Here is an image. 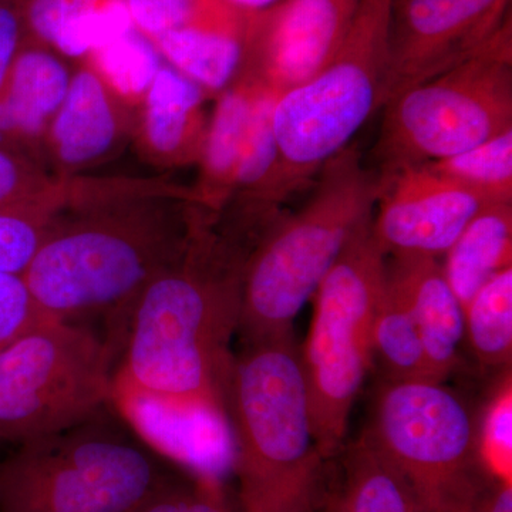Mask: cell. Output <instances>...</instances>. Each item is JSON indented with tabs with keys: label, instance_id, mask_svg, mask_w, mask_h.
Wrapping results in <instances>:
<instances>
[{
	"label": "cell",
	"instance_id": "6da1fadb",
	"mask_svg": "<svg viewBox=\"0 0 512 512\" xmlns=\"http://www.w3.org/2000/svg\"><path fill=\"white\" fill-rule=\"evenodd\" d=\"M204 218L190 244L138 296L111 402L134 427L225 419V386L249 252L237 229Z\"/></svg>",
	"mask_w": 512,
	"mask_h": 512
},
{
	"label": "cell",
	"instance_id": "7a4b0ae2",
	"mask_svg": "<svg viewBox=\"0 0 512 512\" xmlns=\"http://www.w3.org/2000/svg\"><path fill=\"white\" fill-rule=\"evenodd\" d=\"M195 192L163 185L64 191L23 279L49 318H116L124 336L140 293L183 254L205 214Z\"/></svg>",
	"mask_w": 512,
	"mask_h": 512
},
{
	"label": "cell",
	"instance_id": "3957f363",
	"mask_svg": "<svg viewBox=\"0 0 512 512\" xmlns=\"http://www.w3.org/2000/svg\"><path fill=\"white\" fill-rule=\"evenodd\" d=\"M244 512H319L328 493L323 456L293 332L242 345L225 386Z\"/></svg>",
	"mask_w": 512,
	"mask_h": 512
},
{
	"label": "cell",
	"instance_id": "277c9868",
	"mask_svg": "<svg viewBox=\"0 0 512 512\" xmlns=\"http://www.w3.org/2000/svg\"><path fill=\"white\" fill-rule=\"evenodd\" d=\"M180 483L113 402L0 461V512H136Z\"/></svg>",
	"mask_w": 512,
	"mask_h": 512
},
{
	"label": "cell",
	"instance_id": "5b68a950",
	"mask_svg": "<svg viewBox=\"0 0 512 512\" xmlns=\"http://www.w3.org/2000/svg\"><path fill=\"white\" fill-rule=\"evenodd\" d=\"M319 175L301 210L276 218L249 252L237 330L242 345L292 332L320 282L372 220L380 180L356 150L345 148Z\"/></svg>",
	"mask_w": 512,
	"mask_h": 512
},
{
	"label": "cell",
	"instance_id": "8992f818",
	"mask_svg": "<svg viewBox=\"0 0 512 512\" xmlns=\"http://www.w3.org/2000/svg\"><path fill=\"white\" fill-rule=\"evenodd\" d=\"M394 0H360L338 52L308 82L276 97L279 201L288 200L348 148L382 109Z\"/></svg>",
	"mask_w": 512,
	"mask_h": 512
},
{
	"label": "cell",
	"instance_id": "52a82bcc",
	"mask_svg": "<svg viewBox=\"0 0 512 512\" xmlns=\"http://www.w3.org/2000/svg\"><path fill=\"white\" fill-rule=\"evenodd\" d=\"M372 220L320 282L301 346L316 439L328 460L345 447L350 413L373 363V322L386 285L387 256L377 245Z\"/></svg>",
	"mask_w": 512,
	"mask_h": 512
},
{
	"label": "cell",
	"instance_id": "ba28073f",
	"mask_svg": "<svg viewBox=\"0 0 512 512\" xmlns=\"http://www.w3.org/2000/svg\"><path fill=\"white\" fill-rule=\"evenodd\" d=\"M383 109L376 144L382 175L443 160L510 130L512 19L466 62L404 90Z\"/></svg>",
	"mask_w": 512,
	"mask_h": 512
},
{
	"label": "cell",
	"instance_id": "9c48e42d",
	"mask_svg": "<svg viewBox=\"0 0 512 512\" xmlns=\"http://www.w3.org/2000/svg\"><path fill=\"white\" fill-rule=\"evenodd\" d=\"M366 436L424 512H463L494 476L466 402L437 380H386Z\"/></svg>",
	"mask_w": 512,
	"mask_h": 512
},
{
	"label": "cell",
	"instance_id": "30bf717a",
	"mask_svg": "<svg viewBox=\"0 0 512 512\" xmlns=\"http://www.w3.org/2000/svg\"><path fill=\"white\" fill-rule=\"evenodd\" d=\"M113 356L89 326L52 318L0 349V443L42 439L109 406Z\"/></svg>",
	"mask_w": 512,
	"mask_h": 512
},
{
	"label": "cell",
	"instance_id": "8fae6325",
	"mask_svg": "<svg viewBox=\"0 0 512 512\" xmlns=\"http://www.w3.org/2000/svg\"><path fill=\"white\" fill-rule=\"evenodd\" d=\"M510 19L511 0H394L382 109L476 55Z\"/></svg>",
	"mask_w": 512,
	"mask_h": 512
},
{
	"label": "cell",
	"instance_id": "7c38bea8",
	"mask_svg": "<svg viewBox=\"0 0 512 512\" xmlns=\"http://www.w3.org/2000/svg\"><path fill=\"white\" fill-rule=\"evenodd\" d=\"M373 235L383 254L444 256L464 228L494 204L490 198L433 173L426 165L379 177Z\"/></svg>",
	"mask_w": 512,
	"mask_h": 512
},
{
	"label": "cell",
	"instance_id": "4fadbf2b",
	"mask_svg": "<svg viewBox=\"0 0 512 512\" xmlns=\"http://www.w3.org/2000/svg\"><path fill=\"white\" fill-rule=\"evenodd\" d=\"M360 0H284L249 20L241 74L281 94L308 82L332 59Z\"/></svg>",
	"mask_w": 512,
	"mask_h": 512
},
{
	"label": "cell",
	"instance_id": "5bb4252c",
	"mask_svg": "<svg viewBox=\"0 0 512 512\" xmlns=\"http://www.w3.org/2000/svg\"><path fill=\"white\" fill-rule=\"evenodd\" d=\"M387 279L402 293L416 319L431 377L444 382L460 365L466 319L443 265L429 256L390 258Z\"/></svg>",
	"mask_w": 512,
	"mask_h": 512
},
{
	"label": "cell",
	"instance_id": "9a60e30c",
	"mask_svg": "<svg viewBox=\"0 0 512 512\" xmlns=\"http://www.w3.org/2000/svg\"><path fill=\"white\" fill-rule=\"evenodd\" d=\"M70 80L55 50L26 39L0 90V146L28 157L26 150L45 136L62 106Z\"/></svg>",
	"mask_w": 512,
	"mask_h": 512
},
{
	"label": "cell",
	"instance_id": "2e32d148",
	"mask_svg": "<svg viewBox=\"0 0 512 512\" xmlns=\"http://www.w3.org/2000/svg\"><path fill=\"white\" fill-rule=\"evenodd\" d=\"M249 20L227 8L151 40L165 63L204 90L220 94L241 74Z\"/></svg>",
	"mask_w": 512,
	"mask_h": 512
},
{
	"label": "cell",
	"instance_id": "e0dca14e",
	"mask_svg": "<svg viewBox=\"0 0 512 512\" xmlns=\"http://www.w3.org/2000/svg\"><path fill=\"white\" fill-rule=\"evenodd\" d=\"M116 94L92 67L72 74L62 106L47 128L56 160L69 170L109 156L121 136Z\"/></svg>",
	"mask_w": 512,
	"mask_h": 512
},
{
	"label": "cell",
	"instance_id": "ac0fdd59",
	"mask_svg": "<svg viewBox=\"0 0 512 512\" xmlns=\"http://www.w3.org/2000/svg\"><path fill=\"white\" fill-rule=\"evenodd\" d=\"M26 39L64 57H89L130 29L124 0H19Z\"/></svg>",
	"mask_w": 512,
	"mask_h": 512
},
{
	"label": "cell",
	"instance_id": "d6986e66",
	"mask_svg": "<svg viewBox=\"0 0 512 512\" xmlns=\"http://www.w3.org/2000/svg\"><path fill=\"white\" fill-rule=\"evenodd\" d=\"M265 87L245 74L218 94L214 113L205 131L200 161L198 205L208 214L220 215L231 201L235 174L244 150L255 101Z\"/></svg>",
	"mask_w": 512,
	"mask_h": 512
},
{
	"label": "cell",
	"instance_id": "ffe728a7",
	"mask_svg": "<svg viewBox=\"0 0 512 512\" xmlns=\"http://www.w3.org/2000/svg\"><path fill=\"white\" fill-rule=\"evenodd\" d=\"M204 97V90L173 66L160 67L143 97V133L154 154L200 160L207 131L201 110Z\"/></svg>",
	"mask_w": 512,
	"mask_h": 512
},
{
	"label": "cell",
	"instance_id": "44dd1931",
	"mask_svg": "<svg viewBox=\"0 0 512 512\" xmlns=\"http://www.w3.org/2000/svg\"><path fill=\"white\" fill-rule=\"evenodd\" d=\"M340 456L338 483L328 485L319 512H424L412 488L365 431Z\"/></svg>",
	"mask_w": 512,
	"mask_h": 512
},
{
	"label": "cell",
	"instance_id": "7402d4cb",
	"mask_svg": "<svg viewBox=\"0 0 512 512\" xmlns=\"http://www.w3.org/2000/svg\"><path fill=\"white\" fill-rule=\"evenodd\" d=\"M444 258V275L466 308L481 286L512 266V202H494L478 212Z\"/></svg>",
	"mask_w": 512,
	"mask_h": 512
},
{
	"label": "cell",
	"instance_id": "603a6c76",
	"mask_svg": "<svg viewBox=\"0 0 512 512\" xmlns=\"http://www.w3.org/2000/svg\"><path fill=\"white\" fill-rule=\"evenodd\" d=\"M464 328L471 355L485 370L511 365L512 266L478 289L464 308Z\"/></svg>",
	"mask_w": 512,
	"mask_h": 512
},
{
	"label": "cell",
	"instance_id": "cb8c5ba5",
	"mask_svg": "<svg viewBox=\"0 0 512 512\" xmlns=\"http://www.w3.org/2000/svg\"><path fill=\"white\" fill-rule=\"evenodd\" d=\"M373 359L382 365L386 380L431 377L419 328L402 293L387 279L373 322Z\"/></svg>",
	"mask_w": 512,
	"mask_h": 512
},
{
	"label": "cell",
	"instance_id": "d4e9b609",
	"mask_svg": "<svg viewBox=\"0 0 512 512\" xmlns=\"http://www.w3.org/2000/svg\"><path fill=\"white\" fill-rule=\"evenodd\" d=\"M497 202H512V128L454 156L423 164Z\"/></svg>",
	"mask_w": 512,
	"mask_h": 512
},
{
	"label": "cell",
	"instance_id": "484cf974",
	"mask_svg": "<svg viewBox=\"0 0 512 512\" xmlns=\"http://www.w3.org/2000/svg\"><path fill=\"white\" fill-rule=\"evenodd\" d=\"M94 72L111 92L126 99L144 97L163 66V57L148 37L130 28L89 56Z\"/></svg>",
	"mask_w": 512,
	"mask_h": 512
},
{
	"label": "cell",
	"instance_id": "4316f807",
	"mask_svg": "<svg viewBox=\"0 0 512 512\" xmlns=\"http://www.w3.org/2000/svg\"><path fill=\"white\" fill-rule=\"evenodd\" d=\"M60 201L0 207V274H25Z\"/></svg>",
	"mask_w": 512,
	"mask_h": 512
},
{
	"label": "cell",
	"instance_id": "83f0119b",
	"mask_svg": "<svg viewBox=\"0 0 512 512\" xmlns=\"http://www.w3.org/2000/svg\"><path fill=\"white\" fill-rule=\"evenodd\" d=\"M124 5L133 28L150 40L225 8L217 0H124Z\"/></svg>",
	"mask_w": 512,
	"mask_h": 512
},
{
	"label": "cell",
	"instance_id": "f1b7e54d",
	"mask_svg": "<svg viewBox=\"0 0 512 512\" xmlns=\"http://www.w3.org/2000/svg\"><path fill=\"white\" fill-rule=\"evenodd\" d=\"M62 185L47 180L30 158L0 146V207L60 200Z\"/></svg>",
	"mask_w": 512,
	"mask_h": 512
},
{
	"label": "cell",
	"instance_id": "f546056e",
	"mask_svg": "<svg viewBox=\"0 0 512 512\" xmlns=\"http://www.w3.org/2000/svg\"><path fill=\"white\" fill-rule=\"evenodd\" d=\"M512 389L510 380L497 393L485 410L483 424L478 429V444L484 463L491 473L500 476V468L507 476L511 461L512 439ZM501 477V476H500ZM510 477V476H507Z\"/></svg>",
	"mask_w": 512,
	"mask_h": 512
},
{
	"label": "cell",
	"instance_id": "4dcf8cb0",
	"mask_svg": "<svg viewBox=\"0 0 512 512\" xmlns=\"http://www.w3.org/2000/svg\"><path fill=\"white\" fill-rule=\"evenodd\" d=\"M46 318L22 275L0 274V349Z\"/></svg>",
	"mask_w": 512,
	"mask_h": 512
},
{
	"label": "cell",
	"instance_id": "1f68e13d",
	"mask_svg": "<svg viewBox=\"0 0 512 512\" xmlns=\"http://www.w3.org/2000/svg\"><path fill=\"white\" fill-rule=\"evenodd\" d=\"M136 512H232L217 498L192 490L183 483L173 485Z\"/></svg>",
	"mask_w": 512,
	"mask_h": 512
},
{
	"label": "cell",
	"instance_id": "d6a6232c",
	"mask_svg": "<svg viewBox=\"0 0 512 512\" xmlns=\"http://www.w3.org/2000/svg\"><path fill=\"white\" fill-rule=\"evenodd\" d=\"M25 40L19 0H0V90Z\"/></svg>",
	"mask_w": 512,
	"mask_h": 512
},
{
	"label": "cell",
	"instance_id": "836d02e7",
	"mask_svg": "<svg viewBox=\"0 0 512 512\" xmlns=\"http://www.w3.org/2000/svg\"><path fill=\"white\" fill-rule=\"evenodd\" d=\"M463 512H512L511 478L494 474Z\"/></svg>",
	"mask_w": 512,
	"mask_h": 512
},
{
	"label": "cell",
	"instance_id": "e575fe53",
	"mask_svg": "<svg viewBox=\"0 0 512 512\" xmlns=\"http://www.w3.org/2000/svg\"><path fill=\"white\" fill-rule=\"evenodd\" d=\"M217 2L239 15L252 16L274 8L284 0H217Z\"/></svg>",
	"mask_w": 512,
	"mask_h": 512
}]
</instances>
